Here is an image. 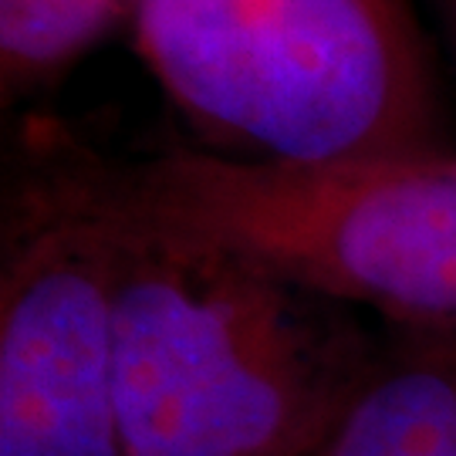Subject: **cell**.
Listing matches in <instances>:
<instances>
[{
	"label": "cell",
	"mask_w": 456,
	"mask_h": 456,
	"mask_svg": "<svg viewBox=\"0 0 456 456\" xmlns=\"http://www.w3.org/2000/svg\"><path fill=\"white\" fill-rule=\"evenodd\" d=\"M115 210L122 456L318 453L382 342L348 305Z\"/></svg>",
	"instance_id": "cell-1"
},
{
	"label": "cell",
	"mask_w": 456,
	"mask_h": 456,
	"mask_svg": "<svg viewBox=\"0 0 456 456\" xmlns=\"http://www.w3.org/2000/svg\"><path fill=\"white\" fill-rule=\"evenodd\" d=\"M433 7H436V14L443 17V28L450 31L453 37V48H456V0H429Z\"/></svg>",
	"instance_id": "cell-7"
},
{
	"label": "cell",
	"mask_w": 456,
	"mask_h": 456,
	"mask_svg": "<svg viewBox=\"0 0 456 456\" xmlns=\"http://www.w3.org/2000/svg\"><path fill=\"white\" fill-rule=\"evenodd\" d=\"M135 0H0L4 95L65 71L115 24L132 20Z\"/></svg>",
	"instance_id": "cell-6"
},
{
	"label": "cell",
	"mask_w": 456,
	"mask_h": 456,
	"mask_svg": "<svg viewBox=\"0 0 456 456\" xmlns=\"http://www.w3.org/2000/svg\"><path fill=\"white\" fill-rule=\"evenodd\" d=\"M118 210L109 173H51L4 216L0 456H122Z\"/></svg>",
	"instance_id": "cell-4"
},
{
	"label": "cell",
	"mask_w": 456,
	"mask_h": 456,
	"mask_svg": "<svg viewBox=\"0 0 456 456\" xmlns=\"http://www.w3.org/2000/svg\"><path fill=\"white\" fill-rule=\"evenodd\" d=\"M115 200L173 230L331 297L392 331L456 335V149L325 163L176 149L112 173Z\"/></svg>",
	"instance_id": "cell-3"
},
{
	"label": "cell",
	"mask_w": 456,
	"mask_h": 456,
	"mask_svg": "<svg viewBox=\"0 0 456 456\" xmlns=\"http://www.w3.org/2000/svg\"><path fill=\"white\" fill-rule=\"evenodd\" d=\"M132 31L173 105L244 159L446 146L440 75L409 0H135Z\"/></svg>",
	"instance_id": "cell-2"
},
{
	"label": "cell",
	"mask_w": 456,
	"mask_h": 456,
	"mask_svg": "<svg viewBox=\"0 0 456 456\" xmlns=\"http://www.w3.org/2000/svg\"><path fill=\"white\" fill-rule=\"evenodd\" d=\"M314 456H456V335L392 331Z\"/></svg>",
	"instance_id": "cell-5"
}]
</instances>
